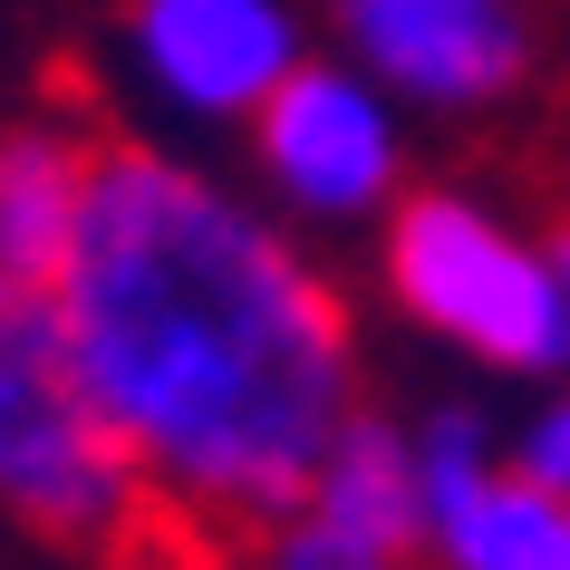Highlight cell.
Wrapping results in <instances>:
<instances>
[{
  "instance_id": "obj_11",
  "label": "cell",
  "mask_w": 570,
  "mask_h": 570,
  "mask_svg": "<svg viewBox=\"0 0 570 570\" xmlns=\"http://www.w3.org/2000/svg\"><path fill=\"white\" fill-rule=\"evenodd\" d=\"M541 252H551V281H561V291H570V204L551 213V223H541Z\"/></svg>"
},
{
  "instance_id": "obj_4",
  "label": "cell",
  "mask_w": 570,
  "mask_h": 570,
  "mask_svg": "<svg viewBox=\"0 0 570 570\" xmlns=\"http://www.w3.org/2000/svg\"><path fill=\"white\" fill-rule=\"evenodd\" d=\"M309 0H117L107 78L136 136L213 146L242 136L291 68L309 59Z\"/></svg>"
},
{
  "instance_id": "obj_10",
  "label": "cell",
  "mask_w": 570,
  "mask_h": 570,
  "mask_svg": "<svg viewBox=\"0 0 570 570\" xmlns=\"http://www.w3.org/2000/svg\"><path fill=\"white\" fill-rule=\"evenodd\" d=\"M503 464L532 474V483H551V493H570V377H551V387L503 425Z\"/></svg>"
},
{
  "instance_id": "obj_6",
  "label": "cell",
  "mask_w": 570,
  "mask_h": 570,
  "mask_svg": "<svg viewBox=\"0 0 570 570\" xmlns=\"http://www.w3.org/2000/svg\"><path fill=\"white\" fill-rule=\"evenodd\" d=\"M338 59H358L406 117H503L541 68L532 0H330Z\"/></svg>"
},
{
  "instance_id": "obj_5",
  "label": "cell",
  "mask_w": 570,
  "mask_h": 570,
  "mask_svg": "<svg viewBox=\"0 0 570 570\" xmlns=\"http://www.w3.org/2000/svg\"><path fill=\"white\" fill-rule=\"evenodd\" d=\"M252 194L301 233H377L387 204L416 184V117L358 59L309 49L242 126Z\"/></svg>"
},
{
  "instance_id": "obj_7",
  "label": "cell",
  "mask_w": 570,
  "mask_h": 570,
  "mask_svg": "<svg viewBox=\"0 0 570 570\" xmlns=\"http://www.w3.org/2000/svg\"><path fill=\"white\" fill-rule=\"evenodd\" d=\"M416 454V561L425 570H570V493L512 474L503 425L474 406L406 416Z\"/></svg>"
},
{
  "instance_id": "obj_2",
  "label": "cell",
  "mask_w": 570,
  "mask_h": 570,
  "mask_svg": "<svg viewBox=\"0 0 570 570\" xmlns=\"http://www.w3.org/2000/svg\"><path fill=\"white\" fill-rule=\"evenodd\" d=\"M377 291L435 348L551 387L570 377V291L551 281L532 223H512L474 184H406L377 223Z\"/></svg>"
},
{
  "instance_id": "obj_3",
  "label": "cell",
  "mask_w": 570,
  "mask_h": 570,
  "mask_svg": "<svg viewBox=\"0 0 570 570\" xmlns=\"http://www.w3.org/2000/svg\"><path fill=\"white\" fill-rule=\"evenodd\" d=\"M0 522L59 551H136L155 532L146 483L88 406L59 309L30 281H0Z\"/></svg>"
},
{
  "instance_id": "obj_1",
  "label": "cell",
  "mask_w": 570,
  "mask_h": 570,
  "mask_svg": "<svg viewBox=\"0 0 570 570\" xmlns=\"http://www.w3.org/2000/svg\"><path fill=\"white\" fill-rule=\"evenodd\" d=\"M68 367L184 541H223L301 503L320 445L367 396L358 301L301 223L204 146L97 136L68 262L49 271Z\"/></svg>"
},
{
  "instance_id": "obj_9",
  "label": "cell",
  "mask_w": 570,
  "mask_h": 570,
  "mask_svg": "<svg viewBox=\"0 0 570 570\" xmlns=\"http://www.w3.org/2000/svg\"><path fill=\"white\" fill-rule=\"evenodd\" d=\"M204 570H425L406 541H377V532H348L309 503H281L271 522L252 532H223V541H194Z\"/></svg>"
},
{
  "instance_id": "obj_8",
  "label": "cell",
  "mask_w": 570,
  "mask_h": 570,
  "mask_svg": "<svg viewBox=\"0 0 570 570\" xmlns=\"http://www.w3.org/2000/svg\"><path fill=\"white\" fill-rule=\"evenodd\" d=\"M97 107H30L0 126V281L49 291V271L78 242L88 213V175H97Z\"/></svg>"
}]
</instances>
